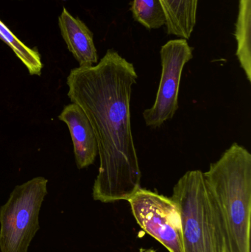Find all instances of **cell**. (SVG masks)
Wrapping results in <instances>:
<instances>
[{
	"label": "cell",
	"mask_w": 251,
	"mask_h": 252,
	"mask_svg": "<svg viewBox=\"0 0 251 252\" xmlns=\"http://www.w3.org/2000/svg\"><path fill=\"white\" fill-rule=\"evenodd\" d=\"M137 78L134 64L113 50H108L94 66L75 68L67 77L68 97L85 112L97 139L100 166L93 185L94 201H128L141 188L131 122Z\"/></svg>",
	"instance_id": "obj_1"
},
{
	"label": "cell",
	"mask_w": 251,
	"mask_h": 252,
	"mask_svg": "<svg viewBox=\"0 0 251 252\" xmlns=\"http://www.w3.org/2000/svg\"><path fill=\"white\" fill-rule=\"evenodd\" d=\"M203 177L221 216L230 252H251V153L234 142Z\"/></svg>",
	"instance_id": "obj_2"
},
{
	"label": "cell",
	"mask_w": 251,
	"mask_h": 252,
	"mask_svg": "<svg viewBox=\"0 0 251 252\" xmlns=\"http://www.w3.org/2000/svg\"><path fill=\"white\" fill-rule=\"evenodd\" d=\"M170 198L181 216L184 252H230L221 216L201 170L184 173Z\"/></svg>",
	"instance_id": "obj_3"
},
{
	"label": "cell",
	"mask_w": 251,
	"mask_h": 252,
	"mask_svg": "<svg viewBox=\"0 0 251 252\" xmlns=\"http://www.w3.org/2000/svg\"><path fill=\"white\" fill-rule=\"evenodd\" d=\"M42 176L17 185L0 207V252H28L40 229L39 213L48 193Z\"/></svg>",
	"instance_id": "obj_4"
},
{
	"label": "cell",
	"mask_w": 251,
	"mask_h": 252,
	"mask_svg": "<svg viewBox=\"0 0 251 252\" xmlns=\"http://www.w3.org/2000/svg\"><path fill=\"white\" fill-rule=\"evenodd\" d=\"M128 201L144 232L169 252H184L181 216L171 198L141 188Z\"/></svg>",
	"instance_id": "obj_5"
},
{
	"label": "cell",
	"mask_w": 251,
	"mask_h": 252,
	"mask_svg": "<svg viewBox=\"0 0 251 252\" xmlns=\"http://www.w3.org/2000/svg\"><path fill=\"white\" fill-rule=\"evenodd\" d=\"M162 74L151 107L143 112L147 127L159 128L171 121L178 111V94L185 65L193 59V48L184 38L170 40L160 50Z\"/></svg>",
	"instance_id": "obj_6"
},
{
	"label": "cell",
	"mask_w": 251,
	"mask_h": 252,
	"mask_svg": "<svg viewBox=\"0 0 251 252\" xmlns=\"http://www.w3.org/2000/svg\"><path fill=\"white\" fill-rule=\"evenodd\" d=\"M58 119L69 127L78 169L94 164L98 156V146L94 129L85 112L76 103L64 106Z\"/></svg>",
	"instance_id": "obj_7"
},
{
	"label": "cell",
	"mask_w": 251,
	"mask_h": 252,
	"mask_svg": "<svg viewBox=\"0 0 251 252\" xmlns=\"http://www.w3.org/2000/svg\"><path fill=\"white\" fill-rule=\"evenodd\" d=\"M60 33L81 67L94 66L98 63V54L94 42V35L83 21L74 17L63 7L58 17Z\"/></svg>",
	"instance_id": "obj_8"
},
{
	"label": "cell",
	"mask_w": 251,
	"mask_h": 252,
	"mask_svg": "<svg viewBox=\"0 0 251 252\" xmlns=\"http://www.w3.org/2000/svg\"><path fill=\"white\" fill-rule=\"evenodd\" d=\"M169 35L190 39L197 22L199 0H160Z\"/></svg>",
	"instance_id": "obj_9"
},
{
	"label": "cell",
	"mask_w": 251,
	"mask_h": 252,
	"mask_svg": "<svg viewBox=\"0 0 251 252\" xmlns=\"http://www.w3.org/2000/svg\"><path fill=\"white\" fill-rule=\"evenodd\" d=\"M237 40L236 56L251 82V0H240L238 17L234 32Z\"/></svg>",
	"instance_id": "obj_10"
},
{
	"label": "cell",
	"mask_w": 251,
	"mask_h": 252,
	"mask_svg": "<svg viewBox=\"0 0 251 252\" xmlns=\"http://www.w3.org/2000/svg\"><path fill=\"white\" fill-rule=\"evenodd\" d=\"M0 39L2 40L22 62L31 75H41L43 65L36 48H30L20 41L0 20Z\"/></svg>",
	"instance_id": "obj_11"
},
{
	"label": "cell",
	"mask_w": 251,
	"mask_h": 252,
	"mask_svg": "<svg viewBox=\"0 0 251 252\" xmlns=\"http://www.w3.org/2000/svg\"><path fill=\"white\" fill-rule=\"evenodd\" d=\"M131 10L134 19L147 30L159 29L166 25V16L160 0H134Z\"/></svg>",
	"instance_id": "obj_12"
},
{
	"label": "cell",
	"mask_w": 251,
	"mask_h": 252,
	"mask_svg": "<svg viewBox=\"0 0 251 252\" xmlns=\"http://www.w3.org/2000/svg\"><path fill=\"white\" fill-rule=\"evenodd\" d=\"M139 252H156V250H153V249L149 248H140Z\"/></svg>",
	"instance_id": "obj_13"
}]
</instances>
